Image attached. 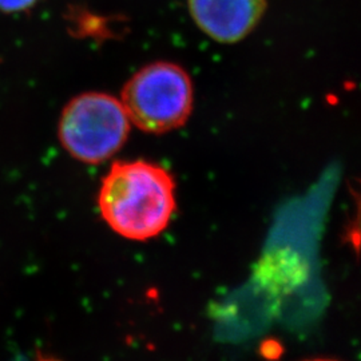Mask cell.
Masks as SVG:
<instances>
[{
  "label": "cell",
  "instance_id": "obj_8",
  "mask_svg": "<svg viewBox=\"0 0 361 361\" xmlns=\"http://www.w3.org/2000/svg\"><path fill=\"white\" fill-rule=\"evenodd\" d=\"M13 361H27L26 359H25V357H18V359H16V360H13Z\"/></svg>",
  "mask_w": 361,
  "mask_h": 361
},
{
  "label": "cell",
  "instance_id": "obj_5",
  "mask_svg": "<svg viewBox=\"0 0 361 361\" xmlns=\"http://www.w3.org/2000/svg\"><path fill=\"white\" fill-rule=\"evenodd\" d=\"M39 0H0V13H26L38 4Z\"/></svg>",
  "mask_w": 361,
  "mask_h": 361
},
{
  "label": "cell",
  "instance_id": "obj_2",
  "mask_svg": "<svg viewBox=\"0 0 361 361\" xmlns=\"http://www.w3.org/2000/svg\"><path fill=\"white\" fill-rule=\"evenodd\" d=\"M119 99L131 125L143 133L165 134L182 128L192 116L193 80L182 66L158 61L135 71Z\"/></svg>",
  "mask_w": 361,
  "mask_h": 361
},
{
  "label": "cell",
  "instance_id": "obj_3",
  "mask_svg": "<svg viewBox=\"0 0 361 361\" xmlns=\"http://www.w3.org/2000/svg\"><path fill=\"white\" fill-rule=\"evenodd\" d=\"M131 122L111 94L87 91L68 101L58 122V138L73 158L99 165L116 155L128 141Z\"/></svg>",
  "mask_w": 361,
  "mask_h": 361
},
{
  "label": "cell",
  "instance_id": "obj_4",
  "mask_svg": "<svg viewBox=\"0 0 361 361\" xmlns=\"http://www.w3.org/2000/svg\"><path fill=\"white\" fill-rule=\"evenodd\" d=\"M194 25L207 38L234 44L247 38L268 10L267 0H188Z\"/></svg>",
  "mask_w": 361,
  "mask_h": 361
},
{
  "label": "cell",
  "instance_id": "obj_6",
  "mask_svg": "<svg viewBox=\"0 0 361 361\" xmlns=\"http://www.w3.org/2000/svg\"><path fill=\"white\" fill-rule=\"evenodd\" d=\"M37 361H61L58 360V359H55V357H51V356H46V355H43V353H38V357H37Z\"/></svg>",
  "mask_w": 361,
  "mask_h": 361
},
{
  "label": "cell",
  "instance_id": "obj_7",
  "mask_svg": "<svg viewBox=\"0 0 361 361\" xmlns=\"http://www.w3.org/2000/svg\"><path fill=\"white\" fill-rule=\"evenodd\" d=\"M301 361H340L336 359H328V357H313V359H304Z\"/></svg>",
  "mask_w": 361,
  "mask_h": 361
},
{
  "label": "cell",
  "instance_id": "obj_1",
  "mask_svg": "<svg viewBox=\"0 0 361 361\" xmlns=\"http://www.w3.org/2000/svg\"><path fill=\"white\" fill-rule=\"evenodd\" d=\"M176 188L173 174L158 164L116 161L101 182L98 207L116 234L147 241L168 228L177 209Z\"/></svg>",
  "mask_w": 361,
  "mask_h": 361
}]
</instances>
